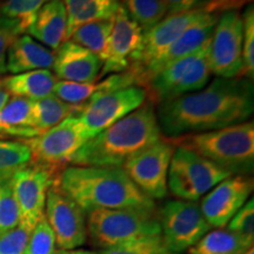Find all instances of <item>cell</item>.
Returning a JSON list of instances; mask_svg holds the SVG:
<instances>
[{"instance_id":"27","label":"cell","mask_w":254,"mask_h":254,"mask_svg":"<svg viewBox=\"0 0 254 254\" xmlns=\"http://www.w3.org/2000/svg\"><path fill=\"white\" fill-rule=\"evenodd\" d=\"M52 0H4L0 5V21L15 36L26 33L39 9Z\"/></svg>"},{"instance_id":"2","label":"cell","mask_w":254,"mask_h":254,"mask_svg":"<svg viewBox=\"0 0 254 254\" xmlns=\"http://www.w3.org/2000/svg\"><path fill=\"white\" fill-rule=\"evenodd\" d=\"M56 183L85 213L93 209H155L122 167L66 166Z\"/></svg>"},{"instance_id":"35","label":"cell","mask_w":254,"mask_h":254,"mask_svg":"<svg viewBox=\"0 0 254 254\" xmlns=\"http://www.w3.org/2000/svg\"><path fill=\"white\" fill-rule=\"evenodd\" d=\"M243 17L244 77L252 80L254 75V7L252 4L241 14Z\"/></svg>"},{"instance_id":"30","label":"cell","mask_w":254,"mask_h":254,"mask_svg":"<svg viewBox=\"0 0 254 254\" xmlns=\"http://www.w3.org/2000/svg\"><path fill=\"white\" fill-rule=\"evenodd\" d=\"M31 164V152L23 141L0 139V184L9 182L15 173Z\"/></svg>"},{"instance_id":"24","label":"cell","mask_w":254,"mask_h":254,"mask_svg":"<svg viewBox=\"0 0 254 254\" xmlns=\"http://www.w3.org/2000/svg\"><path fill=\"white\" fill-rule=\"evenodd\" d=\"M1 80L12 97L38 100L53 94V88L58 79L50 69H36L12 74Z\"/></svg>"},{"instance_id":"42","label":"cell","mask_w":254,"mask_h":254,"mask_svg":"<svg viewBox=\"0 0 254 254\" xmlns=\"http://www.w3.org/2000/svg\"><path fill=\"white\" fill-rule=\"evenodd\" d=\"M56 254H98L95 252L88 250H81V249H74V250H57Z\"/></svg>"},{"instance_id":"20","label":"cell","mask_w":254,"mask_h":254,"mask_svg":"<svg viewBox=\"0 0 254 254\" xmlns=\"http://www.w3.org/2000/svg\"><path fill=\"white\" fill-rule=\"evenodd\" d=\"M218 18L219 14L206 12L199 19H196L194 23L190 24L184 31L182 36L174 41L170 50L155 64L150 80L165 66L170 65V64H172L178 59H182L184 57L198 52L201 47H204L211 40Z\"/></svg>"},{"instance_id":"1","label":"cell","mask_w":254,"mask_h":254,"mask_svg":"<svg viewBox=\"0 0 254 254\" xmlns=\"http://www.w3.org/2000/svg\"><path fill=\"white\" fill-rule=\"evenodd\" d=\"M253 110L251 79L217 77L207 87L163 101L155 113L160 131L174 138L249 122Z\"/></svg>"},{"instance_id":"31","label":"cell","mask_w":254,"mask_h":254,"mask_svg":"<svg viewBox=\"0 0 254 254\" xmlns=\"http://www.w3.org/2000/svg\"><path fill=\"white\" fill-rule=\"evenodd\" d=\"M120 5L144 33L167 17V6L163 0H120Z\"/></svg>"},{"instance_id":"26","label":"cell","mask_w":254,"mask_h":254,"mask_svg":"<svg viewBox=\"0 0 254 254\" xmlns=\"http://www.w3.org/2000/svg\"><path fill=\"white\" fill-rule=\"evenodd\" d=\"M253 247V241L238 236L233 232L218 228L209 231L194 246L190 254H246Z\"/></svg>"},{"instance_id":"37","label":"cell","mask_w":254,"mask_h":254,"mask_svg":"<svg viewBox=\"0 0 254 254\" xmlns=\"http://www.w3.org/2000/svg\"><path fill=\"white\" fill-rule=\"evenodd\" d=\"M31 232L21 226L0 234V254H25Z\"/></svg>"},{"instance_id":"22","label":"cell","mask_w":254,"mask_h":254,"mask_svg":"<svg viewBox=\"0 0 254 254\" xmlns=\"http://www.w3.org/2000/svg\"><path fill=\"white\" fill-rule=\"evenodd\" d=\"M39 135L32 119V100L11 97L0 110V139L20 140Z\"/></svg>"},{"instance_id":"28","label":"cell","mask_w":254,"mask_h":254,"mask_svg":"<svg viewBox=\"0 0 254 254\" xmlns=\"http://www.w3.org/2000/svg\"><path fill=\"white\" fill-rule=\"evenodd\" d=\"M113 26V18L109 20L94 21L78 27L68 40L80 45L99 57L103 62L106 55L107 44Z\"/></svg>"},{"instance_id":"11","label":"cell","mask_w":254,"mask_h":254,"mask_svg":"<svg viewBox=\"0 0 254 254\" xmlns=\"http://www.w3.org/2000/svg\"><path fill=\"white\" fill-rule=\"evenodd\" d=\"M146 98L147 90L139 85L107 92L86 101L79 118L90 135L94 136L139 109Z\"/></svg>"},{"instance_id":"19","label":"cell","mask_w":254,"mask_h":254,"mask_svg":"<svg viewBox=\"0 0 254 254\" xmlns=\"http://www.w3.org/2000/svg\"><path fill=\"white\" fill-rule=\"evenodd\" d=\"M56 52L26 34L17 36L9 44L6 55V72L11 74L50 69L55 63Z\"/></svg>"},{"instance_id":"10","label":"cell","mask_w":254,"mask_h":254,"mask_svg":"<svg viewBox=\"0 0 254 254\" xmlns=\"http://www.w3.org/2000/svg\"><path fill=\"white\" fill-rule=\"evenodd\" d=\"M176 146L168 139L158 140L133 155L123 170L148 198L163 199L167 193V176Z\"/></svg>"},{"instance_id":"33","label":"cell","mask_w":254,"mask_h":254,"mask_svg":"<svg viewBox=\"0 0 254 254\" xmlns=\"http://www.w3.org/2000/svg\"><path fill=\"white\" fill-rule=\"evenodd\" d=\"M19 208L9 180L0 184V234L14 230L19 226Z\"/></svg>"},{"instance_id":"13","label":"cell","mask_w":254,"mask_h":254,"mask_svg":"<svg viewBox=\"0 0 254 254\" xmlns=\"http://www.w3.org/2000/svg\"><path fill=\"white\" fill-rule=\"evenodd\" d=\"M58 176L55 171L33 164L14 174L11 184L20 215L19 226L28 232L33 231L45 212L47 192Z\"/></svg>"},{"instance_id":"8","label":"cell","mask_w":254,"mask_h":254,"mask_svg":"<svg viewBox=\"0 0 254 254\" xmlns=\"http://www.w3.org/2000/svg\"><path fill=\"white\" fill-rule=\"evenodd\" d=\"M209 67L218 78L244 77L243 17L238 9L221 12L209 41Z\"/></svg>"},{"instance_id":"34","label":"cell","mask_w":254,"mask_h":254,"mask_svg":"<svg viewBox=\"0 0 254 254\" xmlns=\"http://www.w3.org/2000/svg\"><path fill=\"white\" fill-rule=\"evenodd\" d=\"M57 250L55 234L43 215L31 232L25 254H56Z\"/></svg>"},{"instance_id":"32","label":"cell","mask_w":254,"mask_h":254,"mask_svg":"<svg viewBox=\"0 0 254 254\" xmlns=\"http://www.w3.org/2000/svg\"><path fill=\"white\" fill-rule=\"evenodd\" d=\"M99 254H173L167 249L161 234L135 239L122 245L101 250Z\"/></svg>"},{"instance_id":"7","label":"cell","mask_w":254,"mask_h":254,"mask_svg":"<svg viewBox=\"0 0 254 254\" xmlns=\"http://www.w3.org/2000/svg\"><path fill=\"white\" fill-rule=\"evenodd\" d=\"M230 176V172L194 152L176 147L168 168L167 190L179 200L198 201Z\"/></svg>"},{"instance_id":"18","label":"cell","mask_w":254,"mask_h":254,"mask_svg":"<svg viewBox=\"0 0 254 254\" xmlns=\"http://www.w3.org/2000/svg\"><path fill=\"white\" fill-rule=\"evenodd\" d=\"M140 84L141 82L135 73L132 72L131 69H127L125 72L111 74L101 81L80 84V82L58 80L53 88V94L65 103L80 105L91 100L92 98L107 93V92L133 86V85L141 86Z\"/></svg>"},{"instance_id":"5","label":"cell","mask_w":254,"mask_h":254,"mask_svg":"<svg viewBox=\"0 0 254 254\" xmlns=\"http://www.w3.org/2000/svg\"><path fill=\"white\" fill-rule=\"evenodd\" d=\"M86 214L87 238L101 250L161 234L155 209H93Z\"/></svg>"},{"instance_id":"6","label":"cell","mask_w":254,"mask_h":254,"mask_svg":"<svg viewBox=\"0 0 254 254\" xmlns=\"http://www.w3.org/2000/svg\"><path fill=\"white\" fill-rule=\"evenodd\" d=\"M91 138L79 113H74L49 131L21 141L30 148L31 164L60 173Z\"/></svg>"},{"instance_id":"17","label":"cell","mask_w":254,"mask_h":254,"mask_svg":"<svg viewBox=\"0 0 254 254\" xmlns=\"http://www.w3.org/2000/svg\"><path fill=\"white\" fill-rule=\"evenodd\" d=\"M52 67L58 80L85 84L98 80L103 62L85 47L66 40L57 50Z\"/></svg>"},{"instance_id":"40","label":"cell","mask_w":254,"mask_h":254,"mask_svg":"<svg viewBox=\"0 0 254 254\" xmlns=\"http://www.w3.org/2000/svg\"><path fill=\"white\" fill-rule=\"evenodd\" d=\"M252 0H212L211 4L206 7L205 11L208 13H217L230 11V9H238L241 6L249 5Z\"/></svg>"},{"instance_id":"9","label":"cell","mask_w":254,"mask_h":254,"mask_svg":"<svg viewBox=\"0 0 254 254\" xmlns=\"http://www.w3.org/2000/svg\"><path fill=\"white\" fill-rule=\"evenodd\" d=\"M161 237L173 254L190 250L211 231L196 201L170 200L158 215Z\"/></svg>"},{"instance_id":"25","label":"cell","mask_w":254,"mask_h":254,"mask_svg":"<svg viewBox=\"0 0 254 254\" xmlns=\"http://www.w3.org/2000/svg\"><path fill=\"white\" fill-rule=\"evenodd\" d=\"M84 104L73 105L65 103L55 94L43 99L32 100V119L39 135L58 125L71 114L80 113Z\"/></svg>"},{"instance_id":"21","label":"cell","mask_w":254,"mask_h":254,"mask_svg":"<svg viewBox=\"0 0 254 254\" xmlns=\"http://www.w3.org/2000/svg\"><path fill=\"white\" fill-rule=\"evenodd\" d=\"M67 14L63 0H52L39 9L26 33L44 46L57 51L65 41Z\"/></svg>"},{"instance_id":"43","label":"cell","mask_w":254,"mask_h":254,"mask_svg":"<svg viewBox=\"0 0 254 254\" xmlns=\"http://www.w3.org/2000/svg\"><path fill=\"white\" fill-rule=\"evenodd\" d=\"M246 254H254V251H253V247H252V249H251L250 251H249V252H247Z\"/></svg>"},{"instance_id":"16","label":"cell","mask_w":254,"mask_h":254,"mask_svg":"<svg viewBox=\"0 0 254 254\" xmlns=\"http://www.w3.org/2000/svg\"><path fill=\"white\" fill-rule=\"evenodd\" d=\"M253 190L250 176H230L215 185L201 199L199 207L211 227L224 228Z\"/></svg>"},{"instance_id":"41","label":"cell","mask_w":254,"mask_h":254,"mask_svg":"<svg viewBox=\"0 0 254 254\" xmlns=\"http://www.w3.org/2000/svg\"><path fill=\"white\" fill-rule=\"evenodd\" d=\"M9 98H11V94L6 90L4 84H2V80L0 79V110L5 106V104L7 103Z\"/></svg>"},{"instance_id":"39","label":"cell","mask_w":254,"mask_h":254,"mask_svg":"<svg viewBox=\"0 0 254 254\" xmlns=\"http://www.w3.org/2000/svg\"><path fill=\"white\" fill-rule=\"evenodd\" d=\"M15 37L13 32L0 21V75L6 73V55L9 44Z\"/></svg>"},{"instance_id":"4","label":"cell","mask_w":254,"mask_h":254,"mask_svg":"<svg viewBox=\"0 0 254 254\" xmlns=\"http://www.w3.org/2000/svg\"><path fill=\"white\" fill-rule=\"evenodd\" d=\"M168 140L176 147H184L207 159L232 176H250L253 172V120L214 131L174 136Z\"/></svg>"},{"instance_id":"38","label":"cell","mask_w":254,"mask_h":254,"mask_svg":"<svg viewBox=\"0 0 254 254\" xmlns=\"http://www.w3.org/2000/svg\"><path fill=\"white\" fill-rule=\"evenodd\" d=\"M163 1L167 6V15H173L194 11V9H206L212 0H163Z\"/></svg>"},{"instance_id":"3","label":"cell","mask_w":254,"mask_h":254,"mask_svg":"<svg viewBox=\"0 0 254 254\" xmlns=\"http://www.w3.org/2000/svg\"><path fill=\"white\" fill-rule=\"evenodd\" d=\"M161 139L157 113L151 103L127 114L85 142L72 166L123 167L128 159Z\"/></svg>"},{"instance_id":"15","label":"cell","mask_w":254,"mask_h":254,"mask_svg":"<svg viewBox=\"0 0 254 254\" xmlns=\"http://www.w3.org/2000/svg\"><path fill=\"white\" fill-rule=\"evenodd\" d=\"M144 31L129 17L122 5L113 17V26L103 60L100 77L120 73L138 63L142 51Z\"/></svg>"},{"instance_id":"12","label":"cell","mask_w":254,"mask_h":254,"mask_svg":"<svg viewBox=\"0 0 254 254\" xmlns=\"http://www.w3.org/2000/svg\"><path fill=\"white\" fill-rule=\"evenodd\" d=\"M56 244L60 250H74L87 240L85 212L55 182L47 192L45 212Z\"/></svg>"},{"instance_id":"14","label":"cell","mask_w":254,"mask_h":254,"mask_svg":"<svg viewBox=\"0 0 254 254\" xmlns=\"http://www.w3.org/2000/svg\"><path fill=\"white\" fill-rule=\"evenodd\" d=\"M206 12L207 11L201 8L185 13L167 15L151 30L145 32L142 51L138 63L129 68L135 73L141 84H147L155 64L170 50L184 31Z\"/></svg>"},{"instance_id":"29","label":"cell","mask_w":254,"mask_h":254,"mask_svg":"<svg viewBox=\"0 0 254 254\" xmlns=\"http://www.w3.org/2000/svg\"><path fill=\"white\" fill-rule=\"evenodd\" d=\"M209 41L202 49H200L194 62L190 64V67L187 68L182 81L178 84L176 90H174L171 99H174V98L187 93H192V92H196L207 85L212 74L208 60Z\"/></svg>"},{"instance_id":"23","label":"cell","mask_w":254,"mask_h":254,"mask_svg":"<svg viewBox=\"0 0 254 254\" xmlns=\"http://www.w3.org/2000/svg\"><path fill=\"white\" fill-rule=\"evenodd\" d=\"M67 14L65 41L78 27L94 21L112 19L118 11L120 0H63Z\"/></svg>"},{"instance_id":"36","label":"cell","mask_w":254,"mask_h":254,"mask_svg":"<svg viewBox=\"0 0 254 254\" xmlns=\"http://www.w3.org/2000/svg\"><path fill=\"white\" fill-rule=\"evenodd\" d=\"M227 230L245 238L254 240V200L251 198L228 221Z\"/></svg>"}]
</instances>
